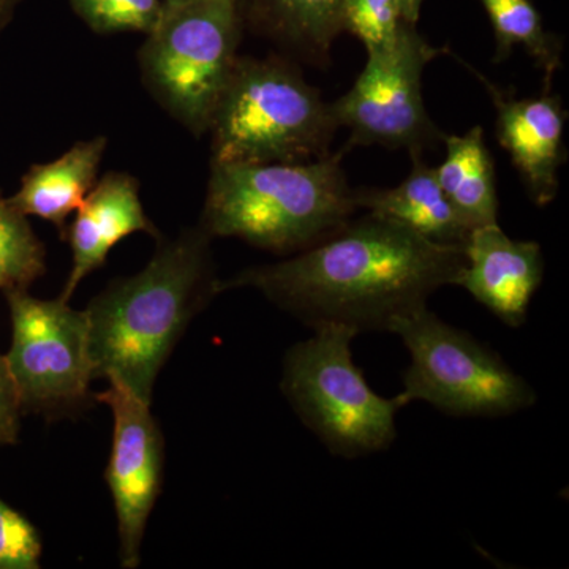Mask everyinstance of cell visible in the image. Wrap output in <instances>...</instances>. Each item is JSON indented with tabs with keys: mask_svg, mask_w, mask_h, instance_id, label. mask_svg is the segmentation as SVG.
Returning <instances> with one entry per match:
<instances>
[{
	"mask_svg": "<svg viewBox=\"0 0 569 569\" xmlns=\"http://www.w3.org/2000/svg\"><path fill=\"white\" fill-rule=\"evenodd\" d=\"M466 261L463 247L437 244L367 212L295 257L219 280V295L253 288L312 329L343 325L358 336L389 332L399 318L425 309L441 287L458 283Z\"/></svg>",
	"mask_w": 569,
	"mask_h": 569,
	"instance_id": "1",
	"label": "cell"
},
{
	"mask_svg": "<svg viewBox=\"0 0 569 569\" xmlns=\"http://www.w3.org/2000/svg\"><path fill=\"white\" fill-rule=\"evenodd\" d=\"M211 236L183 231L138 274L118 279L86 307L93 380L116 381L152 403L160 370L194 316L219 295Z\"/></svg>",
	"mask_w": 569,
	"mask_h": 569,
	"instance_id": "2",
	"label": "cell"
},
{
	"mask_svg": "<svg viewBox=\"0 0 569 569\" xmlns=\"http://www.w3.org/2000/svg\"><path fill=\"white\" fill-rule=\"evenodd\" d=\"M342 153L296 163H211L200 227L277 254L336 233L356 211Z\"/></svg>",
	"mask_w": 569,
	"mask_h": 569,
	"instance_id": "3",
	"label": "cell"
},
{
	"mask_svg": "<svg viewBox=\"0 0 569 569\" xmlns=\"http://www.w3.org/2000/svg\"><path fill=\"white\" fill-rule=\"evenodd\" d=\"M331 103L282 59L238 58L213 111L212 162L296 163L328 156Z\"/></svg>",
	"mask_w": 569,
	"mask_h": 569,
	"instance_id": "4",
	"label": "cell"
},
{
	"mask_svg": "<svg viewBox=\"0 0 569 569\" xmlns=\"http://www.w3.org/2000/svg\"><path fill=\"white\" fill-rule=\"evenodd\" d=\"M313 331L284 355V397L332 455L358 459L385 451L396 440L402 403L378 396L355 365V329L321 325Z\"/></svg>",
	"mask_w": 569,
	"mask_h": 569,
	"instance_id": "5",
	"label": "cell"
},
{
	"mask_svg": "<svg viewBox=\"0 0 569 569\" xmlns=\"http://www.w3.org/2000/svg\"><path fill=\"white\" fill-rule=\"evenodd\" d=\"M239 0L164 3L146 33L141 71L156 99L193 133L208 132L238 61Z\"/></svg>",
	"mask_w": 569,
	"mask_h": 569,
	"instance_id": "6",
	"label": "cell"
},
{
	"mask_svg": "<svg viewBox=\"0 0 569 569\" xmlns=\"http://www.w3.org/2000/svg\"><path fill=\"white\" fill-rule=\"evenodd\" d=\"M410 353L403 372V407L415 400L458 418H500L537 403V392L496 353L427 307L389 328Z\"/></svg>",
	"mask_w": 569,
	"mask_h": 569,
	"instance_id": "7",
	"label": "cell"
},
{
	"mask_svg": "<svg viewBox=\"0 0 569 569\" xmlns=\"http://www.w3.org/2000/svg\"><path fill=\"white\" fill-rule=\"evenodd\" d=\"M11 317L7 367L21 413L58 418L89 399L93 381L89 326L84 310L63 299L33 298L28 290L6 291Z\"/></svg>",
	"mask_w": 569,
	"mask_h": 569,
	"instance_id": "8",
	"label": "cell"
},
{
	"mask_svg": "<svg viewBox=\"0 0 569 569\" xmlns=\"http://www.w3.org/2000/svg\"><path fill=\"white\" fill-rule=\"evenodd\" d=\"M415 26L402 22L392 43L367 51L353 88L331 103L339 129L350 130V144L406 149L413 157L443 141L426 110L422 73L448 50L432 47Z\"/></svg>",
	"mask_w": 569,
	"mask_h": 569,
	"instance_id": "9",
	"label": "cell"
},
{
	"mask_svg": "<svg viewBox=\"0 0 569 569\" xmlns=\"http://www.w3.org/2000/svg\"><path fill=\"white\" fill-rule=\"evenodd\" d=\"M96 400L112 413V447L104 479L118 519L119 561L122 568L134 569L140 567L146 527L162 489L163 433L151 403L116 381H108V389L97 392Z\"/></svg>",
	"mask_w": 569,
	"mask_h": 569,
	"instance_id": "10",
	"label": "cell"
},
{
	"mask_svg": "<svg viewBox=\"0 0 569 569\" xmlns=\"http://www.w3.org/2000/svg\"><path fill=\"white\" fill-rule=\"evenodd\" d=\"M467 69L485 84L497 112V138L511 157L535 204L545 208L559 193V170L565 163L567 111L549 91L518 99L493 86L473 67Z\"/></svg>",
	"mask_w": 569,
	"mask_h": 569,
	"instance_id": "11",
	"label": "cell"
},
{
	"mask_svg": "<svg viewBox=\"0 0 569 569\" xmlns=\"http://www.w3.org/2000/svg\"><path fill=\"white\" fill-rule=\"evenodd\" d=\"M466 268L459 287L505 325L519 328L527 321L531 299L545 276L541 246L509 238L500 224L475 228L463 244Z\"/></svg>",
	"mask_w": 569,
	"mask_h": 569,
	"instance_id": "12",
	"label": "cell"
},
{
	"mask_svg": "<svg viewBox=\"0 0 569 569\" xmlns=\"http://www.w3.org/2000/svg\"><path fill=\"white\" fill-rule=\"evenodd\" d=\"M134 233L162 238L144 211L137 179L111 171L97 181L67 224L62 238L71 247V271L59 298L69 302L82 280L107 263L112 247Z\"/></svg>",
	"mask_w": 569,
	"mask_h": 569,
	"instance_id": "13",
	"label": "cell"
},
{
	"mask_svg": "<svg viewBox=\"0 0 569 569\" xmlns=\"http://www.w3.org/2000/svg\"><path fill=\"white\" fill-rule=\"evenodd\" d=\"M413 170L392 189L353 190L356 209L385 217L437 244H466L471 228L437 181L436 170L413 156Z\"/></svg>",
	"mask_w": 569,
	"mask_h": 569,
	"instance_id": "14",
	"label": "cell"
},
{
	"mask_svg": "<svg viewBox=\"0 0 569 569\" xmlns=\"http://www.w3.org/2000/svg\"><path fill=\"white\" fill-rule=\"evenodd\" d=\"M107 137L78 141L52 162L33 164L9 203L26 217H39L66 233L73 216L97 183Z\"/></svg>",
	"mask_w": 569,
	"mask_h": 569,
	"instance_id": "15",
	"label": "cell"
},
{
	"mask_svg": "<svg viewBox=\"0 0 569 569\" xmlns=\"http://www.w3.org/2000/svg\"><path fill=\"white\" fill-rule=\"evenodd\" d=\"M447 156L436 170L437 181L471 231L498 223V198L492 156L477 126L462 137L443 138Z\"/></svg>",
	"mask_w": 569,
	"mask_h": 569,
	"instance_id": "16",
	"label": "cell"
},
{
	"mask_svg": "<svg viewBox=\"0 0 569 569\" xmlns=\"http://www.w3.org/2000/svg\"><path fill=\"white\" fill-rule=\"evenodd\" d=\"M346 0H254L266 33L306 61L323 63L343 32Z\"/></svg>",
	"mask_w": 569,
	"mask_h": 569,
	"instance_id": "17",
	"label": "cell"
},
{
	"mask_svg": "<svg viewBox=\"0 0 569 569\" xmlns=\"http://www.w3.org/2000/svg\"><path fill=\"white\" fill-rule=\"evenodd\" d=\"M488 11L496 33V62H503L515 48L529 52L545 73L546 91L561 67L560 41L546 31L541 14L530 0H479Z\"/></svg>",
	"mask_w": 569,
	"mask_h": 569,
	"instance_id": "18",
	"label": "cell"
},
{
	"mask_svg": "<svg viewBox=\"0 0 569 569\" xmlns=\"http://www.w3.org/2000/svg\"><path fill=\"white\" fill-rule=\"evenodd\" d=\"M44 271L47 253L28 217L0 197V290H28Z\"/></svg>",
	"mask_w": 569,
	"mask_h": 569,
	"instance_id": "19",
	"label": "cell"
},
{
	"mask_svg": "<svg viewBox=\"0 0 569 569\" xmlns=\"http://www.w3.org/2000/svg\"><path fill=\"white\" fill-rule=\"evenodd\" d=\"M92 31L149 33L159 21L163 0H70Z\"/></svg>",
	"mask_w": 569,
	"mask_h": 569,
	"instance_id": "20",
	"label": "cell"
},
{
	"mask_svg": "<svg viewBox=\"0 0 569 569\" xmlns=\"http://www.w3.org/2000/svg\"><path fill=\"white\" fill-rule=\"evenodd\" d=\"M402 22L396 0H346L343 3V31L358 37L367 51L392 43Z\"/></svg>",
	"mask_w": 569,
	"mask_h": 569,
	"instance_id": "21",
	"label": "cell"
},
{
	"mask_svg": "<svg viewBox=\"0 0 569 569\" xmlns=\"http://www.w3.org/2000/svg\"><path fill=\"white\" fill-rule=\"evenodd\" d=\"M41 553L39 531L0 498V569H39Z\"/></svg>",
	"mask_w": 569,
	"mask_h": 569,
	"instance_id": "22",
	"label": "cell"
},
{
	"mask_svg": "<svg viewBox=\"0 0 569 569\" xmlns=\"http://www.w3.org/2000/svg\"><path fill=\"white\" fill-rule=\"evenodd\" d=\"M21 407L6 356L0 355V445H14L20 436Z\"/></svg>",
	"mask_w": 569,
	"mask_h": 569,
	"instance_id": "23",
	"label": "cell"
},
{
	"mask_svg": "<svg viewBox=\"0 0 569 569\" xmlns=\"http://www.w3.org/2000/svg\"><path fill=\"white\" fill-rule=\"evenodd\" d=\"M396 3L400 20L408 22V24H417L425 0H396Z\"/></svg>",
	"mask_w": 569,
	"mask_h": 569,
	"instance_id": "24",
	"label": "cell"
},
{
	"mask_svg": "<svg viewBox=\"0 0 569 569\" xmlns=\"http://www.w3.org/2000/svg\"><path fill=\"white\" fill-rule=\"evenodd\" d=\"M10 0H0V14H2L3 9H6L7 3H9Z\"/></svg>",
	"mask_w": 569,
	"mask_h": 569,
	"instance_id": "25",
	"label": "cell"
},
{
	"mask_svg": "<svg viewBox=\"0 0 569 569\" xmlns=\"http://www.w3.org/2000/svg\"><path fill=\"white\" fill-rule=\"evenodd\" d=\"M164 3H179V2H187V0H163Z\"/></svg>",
	"mask_w": 569,
	"mask_h": 569,
	"instance_id": "26",
	"label": "cell"
}]
</instances>
